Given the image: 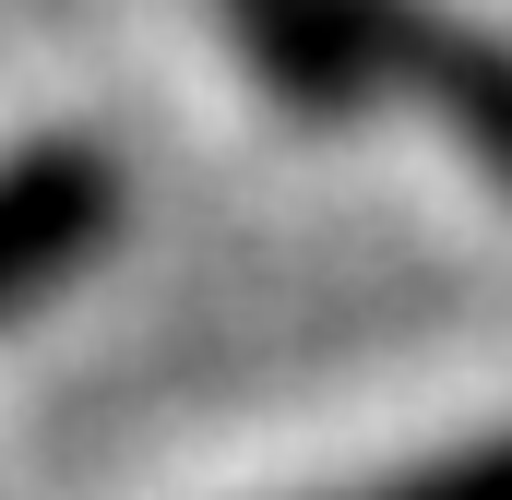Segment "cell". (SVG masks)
I'll use <instances>...</instances> for the list:
<instances>
[{
	"instance_id": "3",
	"label": "cell",
	"mask_w": 512,
	"mask_h": 500,
	"mask_svg": "<svg viewBox=\"0 0 512 500\" xmlns=\"http://www.w3.org/2000/svg\"><path fill=\"white\" fill-rule=\"evenodd\" d=\"M346 500H512V441H465V453H429L405 477H370Z\"/></svg>"
},
{
	"instance_id": "1",
	"label": "cell",
	"mask_w": 512,
	"mask_h": 500,
	"mask_svg": "<svg viewBox=\"0 0 512 500\" xmlns=\"http://www.w3.org/2000/svg\"><path fill=\"white\" fill-rule=\"evenodd\" d=\"M215 12L286 120H358L382 84H417V60L453 24V0H215Z\"/></svg>"
},
{
	"instance_id": "2",
	"label": "cell",
	"mask_w": 512,
	"mask_h": 500,
	"mask_svg": "<svg viewBox=\"0 0 512 500\" xmlns=\"http://www.w3.org/2000/svg\"><path fill=\"white\" fill-rule=\"evenodd\" d=\"M131 179L96 131H36L0 155V322H24L36 298H60L96 250L120 239Z\"/></svg>"
}]
</instances>
